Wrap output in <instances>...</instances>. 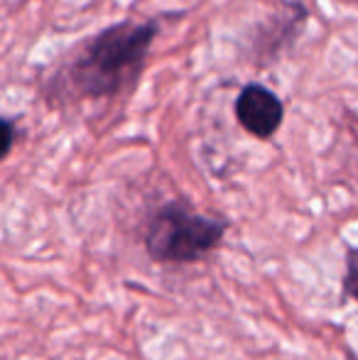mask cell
<instances>
[{"label": "cell", "instance_id": "cell-1", "mask_svg": "<svg viewBox=\"0 0 358 360\" xmlns=\"http://www.w3.org/2000/svg\"><path fill=\"white\" fill-rule=\"evenodd\" d=\"M158 22H120L82 44L67 67V84L79 98H108L133 84L145 64Z\"/></svg>", "mask_w": 358, "mask_h": 360}, {"label": "cell", "instance_id": "cell-2", "mask_svg": "<svg viewBox=\"0 0 358 360\" xmlns=\"http://www.w3.org/2000/svg\"><path fill=\"white\" fill-rule=\"evenodd\" d=\"M226 221L201 216L184 204H167L153 216L145 233V250L155 262L184 265L209 255L226 236Z\"/></svg>", "mask_w": 358, "mask_h": 360}, {"label": "cell", "instance_id": "cell-3", "mask_svg": "<svg viewBox=\"0 0 358 360\" xmlns=\"http://www.w3.org/2000/svg\"><path fill=\"white\" fill-rule=\"evenodd\" d=\"M236 118L250 135H255L258 140H268L280 130L285 108L270 89L260 84H248L236 101Z\"/></svg>", "mask_w": 358, "mask_h": 360}, {"label": "cell", "instance_id": "cell-4", "mask_svg": "<svg viewBox=\"0 0 358 360\" xmlns=\"http://www.w3.org/2000/svg\"><path fill=\"white\" fill-rule=\"evenodd\" d=\"M346 265H349V270H346V282H344L346 292H349L354 299H358V248L356 250H349Z\"/></svg>", "mask_w": 358, "mask_h": 360}, {"label": "cell", "instance_id": "cell-5", "mask_svg": "<svg viewBox=\"0 0 358 360\" xmlns=\"http://www.w3.org/2000/svg\"><path fill=\"white\" fill-rule=\"evenodd\" d=\"M3 130H5V145H3V155H8L10 147L15 143V123L10 118L3 120Z\"/></svg>", "mask_w": 358, "mask_h": 360}]
</instances>
